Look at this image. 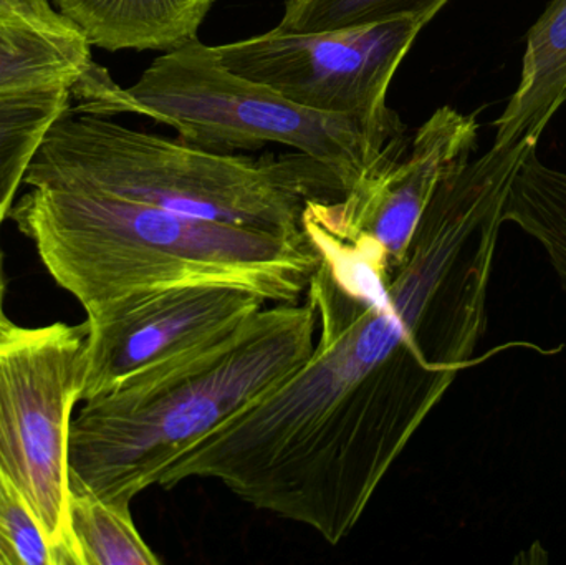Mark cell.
Returning <instances> with one entry per match:
<instances>
[{
    "mask_svg": "<svg viewBox=\"0 0 566 565\" xmlns=\"http://www.w3.org/2000/svg\"><path fill=\"white\" fill-rule=\"evenodd\" d=\"M502 206L485 182H439L402 259L306 202L319 255L305 297L316 312L308 360L163 474L171 490L214 480L265 513L336 546L488 331Z\"/></svg>",
    "mask_w": 566,
    "mask_h": 565,
    "instance_id": "1",
    "label": "cell"
},
{
    "mask_svg": "<svg viewBox=\"0 0 566 565\" xmlns=\"http://www.w3.org/2000/svg\"><path fill=\"white\" fill-rule=\"evenodd\" d=\"M9 218L86 315L138 292L198 282L300 302L319 264L306 234L249 231L103 192L30 188Z\"/></svg>",
    "mask_w": 566,
    "mask_h": 565,
    "instance_id": "2",
    "label": "cell"
},
{
    "mask_svg": "<svg viewBox=\"0 0 566 565\" xmlns=\"http://www.w3.org/2000/svg\"><path fill=\"white\" fill-rule=\"evenodd\" d=\"M312 302L262 308L228 337L86 400L70 425V493L132 506L226 421L312 354Z\"/></svg>",
    "mask_w": 566,
    "mask_h": 565,
    "instance_id": "3",
    "label": "cell"
},
{
    "mask_svg": "<svg viewBox=\"0 0 566 565\" xmlns=\"http://www.w3.org/2000/svg\"><path fill=\"white\" fill-rule=\"evenodd\" d=\"M23 185L103 192L286 238L305 234L302 216L310 199L343 195L339 179L302 153L264 159L224 155L72 108L43 139Z\"/></svg>",
    "mask_w": 566,
    "mask_h": 565,
    "instance_id": "4",
    "label": "cell"
},
{
    "mask_svg": "<svg viewBox=\"0 0 566 565\" xmlns=\"http://www.w3.org/2000/svg\"><path fill=\"white\" fill-rule=\"evenodd\" d=\"M126 93L136 115L171 126L182 143L208 151L295 148L326 166L343 195L408 146L406 136L389 142L352 116L305 108L232 72L199 40L158 56Z\"/></svg>",
    "mask_w": 566,
    "mask_h": 565,
    "instance_id": "5",
    "label": "cell"
},
{
    "mask_svg": "<svg viewBox=\"0 0 566 565\" xmlns=\"http://www.w3.org/2000/svg\"><path fill=\"white\" fill-rule=\"evenodd\" d=\"M88 325L0 331V478L39 521L55 565H78L70 526L69 440L82 401Z\"/></svg>",
    "mask_w": 566,
    "mask_h": 565,
    "instance_id": "6",
    "label": "cell"
},
{
    "mask_svg": "<svg viewBox=\"0 0 566 565\" xmlns=\"http://www.w3.org/2000/svg\"><path fill=\"white\" fill-rule=\"evenodd\" d=\"M426 23L415 17L326 32H271L214 46L232 72L322 113L352 116L382 138L406 126L388 106L396 70Z\"/></svg>",
    "mask_w": 566,
    "mask_h": 565,
    "instance_id": "7",
    "label": "cell"
},
{
    "mask_svg": "<svg viewBox=\"0 0 566 565\" xmlns=\"http://www.w3.org/2000/svg\"><path fill=\"white\" fill-rule=\"evenodd\" d=\"M265 304L242 285L198 282L138 292L86 315L82 401L228 337Z\"/></svg>",
    "mask_w": 566,
    "mask_h": 565,
    "instance_id": "8",
    "label": "cell"
},
{
    "mask_svg": "<svg viewBox=\"0 0 566 565\" xmlns=\"http://www.w3.org/2000/svg\"><path fill=\"white\" fill-rule=\"evenodd\" d=\"M478 115L451 106L432 113L408 155L395 156L338 199H312L328 221L365 236L402 259L439 182L478 149Z\"/></svg>",
    "mask_w": 566,
    "mask_h": 565,
    "instance_id": "9",
    "label": "cell"
},
{
    "mask_svg": "<svg viewBox=\"0 0 566 565\" xmlns=\"http://www.w3.org/2000/svg\"><path fill=\"white\" fill-rule=\"evenodd\" d=\"M216 0H52L90 46L171 52L198 39Z\"/></svg>",
    "mask_w": 566,
    "mask_h": 565,
    "instance_id": "10",
    "label": "cell"
},
{
    "mask_svg": "<svg viewBox=\"0 0 566 565\" xmlns=\"http://www.w3.org/2000/svg\"><path fill=\"white\" fill-rule=\"evenodd\" d=\"M566 102V0H552L527 33L521 83L494 123L492 149L525 155Z\"/></svg>",
    "mask_w": 566,
    "mask_h": 565,
    "instance_id": "11",
    "label": "cell"
},
{
    "mask_svg": "<svg viewBox=\"0 0 566 565\" xmlns=\"http://www.w3.org/2000/svg\"><path fill=\"white\" fill-rule=\"evenodd\" d=\"M70 83L0 90V229L52 126L72 108Z\"/></svg>",
    "mask_w": 566,
    "mask_h": 565,
    "instance_id": "12",
    "label": "cell"
},
{
    "mask_svg": "<svg viewBox=\"0 0 566 565\" xmlns=\"http://www.w3.org/2000/svg\"><path fill=\"white\" fill-rule=\"evenodd\" d=\"M95 63L75 27L0 19V90L75 83Z\"/></svg>",
    "mask_w": 566,
    "mask_h": 565,
    "instance_id": "13",
    "label": "cell"
},
{
    "mask_svg": "<svg viewBox=\"0 0 566 565\" xmlns=\"http://www.w3.org/2000/svg\"><path fill=\"white\" fill-rule=\"evenodd\" d=\"M502 219L517 224L545 249L566 292V172L544 165L537 146L518 165Z\"/></svg>",
    "mask_w": 566,
    "mask_h": 565,
    "instance_id": "14",
    "label": "cell"
},
{
    "mask_svg": "<svg viewBox=\"0 0 566 565\" xmlns=\"http://www.w3.org/2000/svg\"><path fill=\"white\" fill-rule=\"evenodd\" d=\"M70 526L78 565H159L132 516V506L70 493Z\"/></svg>",
    "mask_w": 566,
    "mask_h": 565,
    "instance_id": "15",
    "label": "cell"
},
{
    "mask_svg": "<svg viewBox=\"0 0 566 565\" xmlns=\"http://www.w3.org/2000/svg\"><path fill=\"white\" fill-rule=\"evenodd\" d=\"M449 0H286L279 29L326 32L415 17L428 25Z\"/></svg>",
    "mask_w": 566,
    "mask_h": 565,
    "instance_id": "16",
    "label": "cell"
},
{
    "mask_svg": "<svg viewBox=\"0 0 566 565\" xmlns=\"http://www.w3.org/2000/svg\"><path fill=\"white\" fill-rule=\"evenodd\" d=\"M0 537L15 565H55L52 547L20 494L0 478Z\"/></svg>",
    "mask_w": 566,
    "mask_h": 565,
    "instance_id": "17",
    "label": "cell"
},
{
    "mask_svg": "<svg viewBox=\"0 0 566 565\" xmlns=\"http://www.w3.org/2000/svg\"><path fill=\"white\" fill-rule=\"evenodd\" d=\"M0 19L49 27H73L56 12L52 0H0Z\"/></svg>",
    "mask_w": 566,
    "mask_h": 565,
    "instance_id": "18",
    "label": "cell"
},
{
    "mask_svg": "<svg viewBox=\"0 0 566 565\" xmlns=\"http://www.w3.org/2000/svg\"><path fill=\"white\" fill-rule=\"evenodd\" d=\"M3 295H6V279H3L2 251H0V331L10 324L9 317L3 311Z\"/></svg>",
    "mask_w": 566,
    "mask_h": 565,
    "instance_id": "19",
    "label": "cell"
},
{
    "mask_svg": "<svg viewBox=\"0 0 566 565\" xmlns=\"http://www.w3.org/2000/svg\"><path fill=\"white\" fill-rule=\"evenodd\" d=\"M0 565H13L12 557H10L9 551L6 550L2 541H0Z\"/></svg>",
    "mask_w": 566,
    "mask_h": 565,
    "instance_id": "20",
    "label": "cell"
},
{
    "mask_svg": "<svg viewBox=\"0 0 566 565\" xmlns=\"http://www.w3.org/2000/svg\"><path fill=\"white\" fill-rule=\"evenodd\" d=\"M0 541H2V537H0ZM2 544H3V546H6V543H3V541H2ZM6 550L9 551V547L6 546ZM9 554H10V551H9ZM10 557H12V554H10ZM12 563H13V565H15V561H13V557H12Z\"/></svg>",
    "mask_w": 566,
    "mask_h": 565,
    "instance_id": "21",
    "label": "cell"
}]
</instances>
